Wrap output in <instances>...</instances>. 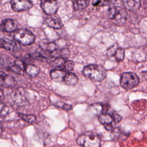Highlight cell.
I'll list each match as a JSON object with an SVG mask.
<instances>
[{"label": "cell", "instance_id": "6da1fadb", "mask_svg": "<svg viewBox=\"0 0 147 147\" xmlns=\"http://www.w3.org/2000/svg\"><path fill=\"white\" fill-rule=\"evenodd\" d=\"M82 74L86 78L94 82L102 81L106 76V69L98 64H90L86 66Z\"/></svg>", "mask_w": 147, "mask_h": 147}, {"label": "cell", "instance_id": "7a4b0ae2", "mask_svg": "<svg viewBox=\"0 0 147 147\" xmlns=\"http://www.w3.org/2000/svg\"><path fill=\"white\" fill-rule=\"evenodd\" d=\"M98 119L106 130L113 131L114 126L121 121L122 117L119 114L108 110L98 115Z\"/></svg>", "mask_w": 147, "mask_h": 147}, {"label": "cell", "instance_id": "3957f363", "mask_svg": "<svg viewBox=\"0 0 147 147\" xmlns=\"http://www.w3.org/2000/svg\"><path fill=\"white\" fill-rule=\"evenodd\" d=\"M109 17L114 24L121 26L126 22L127 13L125 8L115 6L109 9Z\"/></svg>", "mask_w": 147, "mask_h": 147}, {"label": "cell", "instance_id": "277c9868", "mask_svg": "<svg viewBox=\"0 0 147 147\" xmlns=\"http://www.w3.org/2000/svg\"><path fill=\"white\" fill-rule=\"evenodd\" d=\"M77 144L82 147H100V138L93 132H87L80 135L77 140Z\"/></svg>", "mask_w": 147, "mask_h": 147}, {"label": "cell", "instance_id": "5b68a950", "mask_svg": "<svg viewBox=\"0 0 147 147\" xmlns=\"http://www.w3.org/2000/svg\"><path fill=\"white\" fill-rule=\"evenodd\" d=\"M13 37L16 41L23 45H31L35 40L33 34L26 29L16 30L14 33Z\"/></svg>", "mask_w": 147, "mask_h": 147}, {"label": "cell", "instance_id": "8992f818", "mask_svg": "<svg viewBox=\"0 0 147 147\" xmlns=\"http://www.w3.org/2000/svg\"><path fill=\"white\" fill-rule=\"evenodd\" d=\"M140 79L138 76L133 72H125L121 77L120 84L126 90H131L138 86Z\"/></svg>", "mask_w": 147, "mask_h": 147}, {"label": "cell", "instance_id": "52a82bcc", "mask_svg": "<svg viewBox=\"0 0 147 147\" xmlns=\"http://www.w3.org/2000/svg\"><path fill=\"white\" fill-rule=\"evenodd\" d=\"M107 55L110 60L115 61L116 62H119L124 59L125 51L118 45L114 44L109 48Z\"/></svg>", "mask_w": 147, "mask_h": 147}, {"label": "cell", "instance_id": "ba28073f", "mask_svg": "<svg viewBox=\"0 0 147 147\" xmlns=\"http://www.w3.org/2000/svg\"><path fill=\"white\" fill-rule=\"evenodd\" d=\"M40 4L43 11L48 15L55 14L59 8L57 0H41Z\"/></svg>", "mask_w": 147, "mask_h": 147}, {"label": "cell", "instance_id": "9c48e42d", "mask_svg": "<svg viewBox=\"0 0 147 147\" xmlns=\"http://www.w3.org/2000/svg\"><path fill=\"white\" fill-rule=\"evenodd\" d=\"M10 4L12 9L17 12L28 10L33 6L30 0H11Z\"/></svg>", "mask_w": 147, "mask_h": 147}, {"label": "cell", "instance_id": "30bf717a", "mask_svg": "<svg viewBox=\"0 0 147 147\" xmlns=\"http://www.w3.org/2000/svg\"><path fill=\"white\" fill-rule=\"evenodd\" d=\"M12 99L16 105L22 106L27 102V97L25 91L21 88H17L12 94Z\"/></svg>", "mask_w": 147, "mask_h": 147}, {"label": "cell", "instance_id": "8fae6325", "mask_svg": "<svg viewBox=\"0 0 147 147\" xmlns=\"http://www.w3.org/2000/svg\"><path fill=\"white\" fill-rule=\"evenodd\" d=\"M0 48L12 52H18L21 49L20 45L17 42L6 38H0Z\"/></svg>", "mask_w": 147, "mask_h": 147}, {"label": "cell", "instance_id": "7c38bea8", "mask_svg": "<svg viewBox=\"0 0 147 147\" xmlns=\"http://www.w3.org/2000/svg\"><path fill=\"white\" fill-rule=\"evenodd\" d=\"M16 82L11 76L0 71V86L5 88H12L15 86Z\"/></svg>", "mask_w": 147, "mask_h": 147}, {"label": "cell", "instance_id": "4fadbf2b", "mask_svg": "<svg viewBox=\"0 0 147 147\" xmlns=\"http://www.w3.org/2000/svg\"><path fill=\"white\" fill-rule=\"evenodd\" d=\"M0 29L6 32H13L17 29V24L13 19L6 18L2 21L0 24Z\"/></svg>", "mask_w": 147, "mask_h": 147}, {"label": "cell", "instance_id": "5bb4252c", "mask_svg": "<svg viewBox=\"0 0 147 147\" xmlns=\"http://www.w3.org/2000/svg\"><path fill=\"white\" fill-rule=\"evenodd\" d=\"M124 8L130 11H136L141 7V0H121Z\"/></svg>", "mask_w": 147, "mask_h": 147}, {"label": "cell", "instance_id": "9a60e30c", "mask_svg": "<svg viewBox=\"0 0 147 147\" xmlns=\"http://www.w3.org/2000/svg\"><path fill=\"white\" fill-rule=\"evenodd\" d=\"M67 72L61 69H54L50 72V76L52 80L56 82H61L64 81Z\"/></svg>", "mask_w": 147, "mask_h": 147}, {"label": "cell", "instance_id": "2e32d148", "mask_svg": "<svg viewBox=\"0 0 147 147\" xmlns=\"http://www.w3.org/2000/svg\"><path fill=\"white\" fill-rule=\"evenodd\" d=\"M70 56V51L68 48H62L60 49H56L51 52L50 56L53 57L61 58L63 59H67Z\"/></svg>", "mask_w": 147, "mask_h": 147}, {"label": "cell", "instance_id": "e0dca14e", "mask_svg": "<svg viewBox=\"0 0 147 147\" xmlns=\"http://www.w3.org/2000/svg\"><path fill=\"white\" fill-rule=\"evenodd\" d=\"M46 24L48 26L53 28V29H60L63 26V23L59 18L55 17H50L47 18L45 20Z\"/></svg>", "mask_w": 147, "mask_h": 147}, {"label": "cell", "instance_id": "ac0fdd59", "mask_svg": "<svg viewBox=\"0 0 147 147\" xmlns=\"http://www.w3.org/2000/svg\"><path fill=\"white\" fill-rule=\"evenodd\" d=\"M25 72L29 76L34 77L39 74L40 69L34 64H26L25 67Z\"/></svg>", "mask_w": 147, "mask_h": 147}, {"label": "cell", "instance_id": "d6986e66", "mask_svg": "<svg viewBox=\"0 0 147 147\" xmlns=\"http://www.w3.org/2000/svg\"><path fill=\"white\" fill-rule=\"evenodd\" d=\"M64 82L68 85H75L78 82V76L72 72H67Z\"/></svg>", "mask_w": 147, "mask_h": 147}, {"label": "cell", "instance_id": "ffe728a7", "mask_svg": "<svg viewBox=\"0 0 147 147\" xmlns=\"http://www.w3.org/2000/svg\"><path fill=\"white\" fill-rule=\"evenodd\" d=\"M90 3V0H73V6L75 10L85 9Z\"/></svg>", "mask_w": 147, "mask_h": 147}, {"label": "cell", "instance_id": "44dd1931", "mask_svg": "<svg viewBox=\"0 0 147 147\" xmlns=\"http://www.w3.org/2000/svg\"><path fill=\"white\" fill-rule=\"evenodd\" d=\"M48 61L53 67L61 68L65 63L64 59L61 58H58V57H50V58L48 60Z\"/></svg>", "mask_w": 147, "mask_h": 147}, {"label": "cell", "instance_id": "7402d4cb", "mask_svg": "<svg viewBox=\"0 0 147 147\" xmlns=\"http://www.w3.org/2000/svg\"><path fill=\"white\" fill-rule=\"evenodd\" d=\"M40 47L45 51L52 52L56 49V44L53 42H43L41 44Z\"/></svg>", "mask_w": 147, "mask_h": 147}, {"label": "cell", "instance_id": "603a6c76", "mask_svg": "<svg viewBox=\"0 0 147 147\" xmlns=\"http://www.w3.org/2000/svg\"><path fill=\"white\" fill-rule=\"evenodd\" d=\"M19 116L25 121L28 122V123H34L36 121V116L32 115V114H25L22 113H19Z\"/></svg>", "mask_w": 147, "mask_h": 147}, {"label": "cell", "instance_id": "cb8c5ba5", "mask_svg": "<svg viewBox=\"0 0 147 147\" xmlns=\"http://www.w3.org/2000/svg\"><path fill=\"white\" fill-rule=\"evenodd\" d=\"M9 109L3 103L0 102V118H5L9 114Z\"/></svg>", "mask_w": 147, "mask_h": 147}, {"label": "cell", "instance_id": "d4e9b609", "mask_svg": "<svg viewBox=\"0 0 147 147\" xmlns=\"http://www.w3.org/2000/svg\"><path fill=\"white\" fill-rule=\"evenodd\" d=\"M74 67V63L71 60H67L65 61L62 68L66 72L71 71Z\"/></svg>", "mask_w": 147, "mask_h": 147}, {"label": "cell", "instance_id": "484cf974", "mask_svg": "<svg viewBox=\"0 0 147 147\" xmlns=\"http://www.w3.org/2000/svg\"><path fill=\"white\" fill-rule=\"evenodd\" d=\"M116 0H96L95 5L100 6H106L112 5L115 2Z\"/></svg>", "mask_w": 147, "mask_h": 147}, {"label": "cell", "instance_id": "4316f807", "mask_svg": "<svg viewBox=\"0 0 147 147\" xmlns=\"http://www.w3.org/2000/svg\"><path fill=\"white\" fill-rule=\"evenodd\" d=\"M14 64H16V65H17L18 67H19L20 68H21L22 69H23L25 71V63L24 62H23L22 60H16L14 61Z\"/></svg>", "mask_w": 147, "mask_h": 147}, {"label": "cell", "instance_id": "83f0119b", "mask_svg": "<svg viewBox=\"0 0 147 147\" xmlns=\"http://www.w3.org/2000/svg\"><path fill=\"white\" fill-rule=\"evenodd\" d=\"M6 67L5 61L3 59V57L1 56H0V67Z\"/></svg>", "mask_w": 147, "mask_h": 147}, {"label": "cell", "instance_id": "f1b7e54d", "mask_svg": "<svg viewBox=\"0 0 147 147\" xmlns=\"http://www.w3.org/2000/svg\"><path fill=\"white\" fill-rule=\"evenodd\" d=\"M2 97H3V91L2 90V89L0 87V98H1Z\"/></svg>", "mask_w": 147, "mask_h": 147}, {"label": "cell", "instance_id": "f546056e", "mask_svg": "<svg viewBox=\"0 0 147 147\" xmlns=\"http://www.w3.org/2000/svg\"><path fill=\"white\" fill-rule=\"evenodd\" d=\"M143 74H144V76L146 77V78L147 79V72H144Z\"/></svg>", "mask_w": 147, "mask_h": 147}, {"label": "cell", "instance_id": "4dcf8cb0", "mask_svg": "<svg viewBox=\"0 0 147 147\" xmlns=\"http://www.w3.org/2000/svg\"><path fill=\"white\" fill-rule=\"evenodd\" d=\"M1 131H2V129H1V126H0V133H1Z\"/></svg>", "mask_w": 147, "mask_h": 147}]
</instances>
